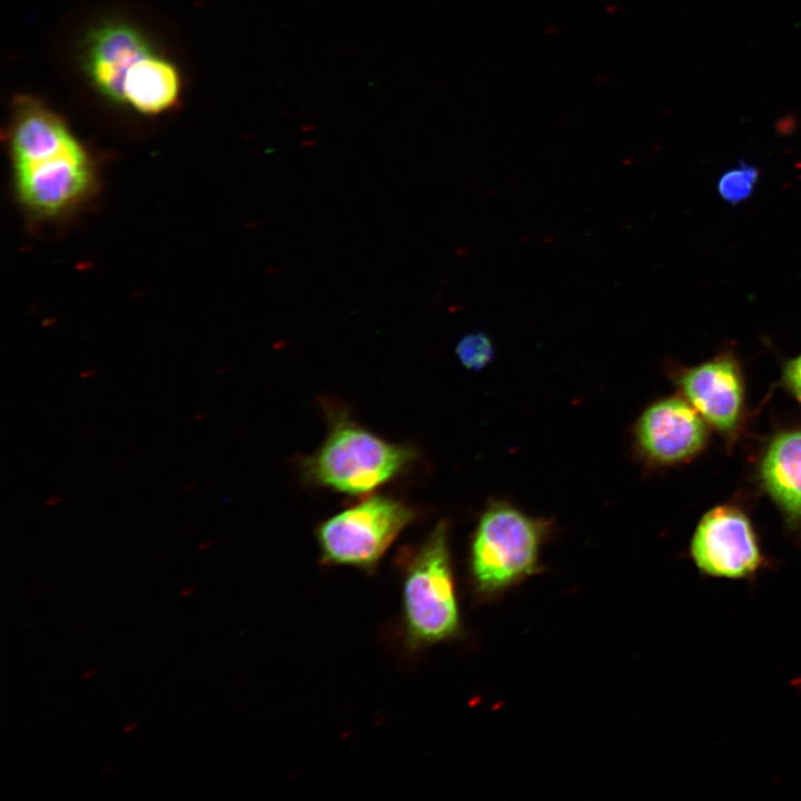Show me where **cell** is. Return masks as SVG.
Here are the masks:
<instances>
[{
  "label": "cell",
  "instance_id": "obj_1",
  "mask_svg": "<svg viewBox=\"0 0 801 801\" xmlns=\"http://www.w3.org/2000/svg\"><path fill=\"white\" fill-rule=\"evenodd\" d=\"M16 194L32 217L56 219L91 196L96 169L67 125L38 101L18 105L9 134Z\"/></svg>",
  "mask_w": 801,
  "mask_h": 801
},
{
  "label": "cell",
  "instance_id": "obj_2",
  "mask_svg": "<svg viewBox=\"0 0 801 801\" xmlns=\"http://www.w3.org/2000/svg\"><path fill=\"white\" fill-rule=\"evenodd\" d=\"M459 613L444 522L408 560L403 583V635L407 650L417 651L452 639Z\"/></svg>",
  "mask_w": 801,
  "mask_h": 801
},
{
  "label": "cell",
  "instance_id": "obj_3",
  "mask_svg": "<svg viewBox=\"0 0 801 801\" xmlns=\"http://www.w3.org/2000/svg\"><path fill=\"white\" fill-rule=\"evenodd\" d=\"M415 457L348 421H337L320 449L305 462L309 479L333 490L367 493L399 474Z\"/></svg>",
  "mask_w": 801,
  "mask_h": 801
},
{
  "label": "cell",
  "instance_id": "obj_4",
  "mask_svg": "<svg viewBox=\"0 0 801 801\" xmlns=\"http://www.w3.org/2000/svg\"><path fill=\"white\" fill-rule=\"evenodd\" d=\"M542 526L508 505L481 518L471 548V574L482 597L504 591L536 570Z\"/></svg>",
  "mask_w": 801,
  "mask_h": 801
},
{
  "label": "cell",
  "instance_id": "obj_5",
  "mask_svg": "<svg viewBox=\"0 0 801 801\" xmlns=\"http://www.w3.org/2000/svg\"><path fill=\"white\" fill-rule=\"evenodd\" d=\"M412 508L386 496H373L324 522L317 537L323 563L372 571L403 528Z\"/></svg>",
  "mask_w": 801,
  "mask_h": 801
},
{
  "label": "cell",
  "instance_id": "obj_6",
  "mask_svg": "<svg viewBox=\"0 0 801 801\" xmlns=\"http://www.w3.org/2000/svg\"><path fill=\"white\" fill-rule=\"evenodd\" d=\"M691 555L703 573L726 578L748 577L762 562L748 518L728 506L715 507L702 517L691 542Z\"/></svg>",
  "mask_w": 801,
  "mask_h": 801
},
{
  "label": "cell",
  "instance_id": "obj_7",
  "mask_svg": "<svg viewBox=\"0 0 801 801\" xmlns=\"http://www.w3.org/2000/svg\"><path fill=\"white\" fill-rule=\"evenodd\" d=\"M706 435L700 413L679 397L652 404L636 425L642 451L659 463H676L693 456L705 444Z\"/></svg>",
  "mask_w": 801,
  "mask_h": 801
},
{
  "label": "cell",
  "instance_id": "obj_8",
  "mask_svg": "<svg viewBox=\"0 0 801 801\" xmlns=\"http://www.w3.org/2000/svg\"><path fill=\"white\" fill-rule=\"evenodd\" d=\"M679 384L688 402L723 433L733 432L740 421L743 385L739 364L730 354L719 355L685 369Z\"/></svg>",
  "mask_w": 801,
  "mask_h": 801
},
{
  "label": "cell",
  "instance_id": "obj_9",
  "mask_svg": "<svg viewBox=\"0 0 801 801\" xmlns=\"http://www.w3.org/2000/svg\"><path fill=\"white\" fill-rule=\"evenodd\" d=\"M151 50L132 27L110 23L96 29L89 37L86 66L90 79L108 98L122 102L127 72Z\"/></svg>",
  "mask_w": 801,
  "mask_h": 801
},
{
  "label": "cell",
  "instance_id": "obj_10",
  "mask_svg": "<svg viewBox=\"0 0 801 801\" xmlns=\"http://www.w3.org/2000/svg\"><path fill=\"white\" fill-rule=\"evenodd\" d=\"M761 481L789 518L801 521V429L778 435L761 462Z\"/></svg>",
  "mask_w": 801,
  "mask_h": 801
},
{
  "label": "cell",
  "instance_id": "obj_11",
  "mask_svg": "<svg viewBox=\"0 0 801 801\" xmlns=\"http://www.w3.org/2000/svg\"><path fill=\"white\" fill-rule=\"evenodd\" d=\"M179 78L175 67L150 52L127 72L122 102L136 110L154 115L171 107L178 97Z\"/></svg>",
  "mask_w": 801,
  "mask_h": 801
},
{
  "label": "cell",
  "instance_id": "obj_12",
  "mask_svg": "<svg viewBox=\"0 0 801 801\" xmlns=\"http://www.w3.org/2000/svg\"><path fill=\"white\" fill-rule=\"evenodd\" d=\"M759 177L756 166L740 161L720 176L716 184L718 194L728 204L743 202L754 192Z\"/></svg>",
  "mask_w": 801,
  "mask_h": 801
},
{
  "label": "cell",
  "instance_id": "obj_13",
  "mask_svg": "<svg viewBox=\"0 0 801 801\" xmlns=\"http://www.w3.org/2000/svg\"><path fill=\"white\" fill-rule=\"evenodd\" d=\"M455 353L463 366L478 370L492 360L494 346L484 333H471L459 339Z\"/></svg>",
  "mask_w": 801,
  "mask_h": 801
},
{
  "label": "cell",
  "instance_id": "obj_14",
  "mask_svg": "<svg viewBox=\"0 0 801 801\" xmlns=\"http://www.w3.org/2000/svg\"><path fill=\"white\" fill-rule=\"evenodd\" d=\"M783 379L789 389L801 399V355L785 363Z\"/></svg>",
  "mask_w": 801,
  "mask_h": 801
},
{
  "label": "cell",
  "instance_id": "obj_15",
  "mask_svg": "<svg viewBox=\"0 0 801 801\" xmlns=\"http://www.w3.org/2000/svg\"><path fill=\"white\" fill-rule=\"evenodd\" d=\"M196 591V586H190L180 592V596H189Z\"/></svg>",
  "mask_w": 801,
  "mask_h": 801
},
{
  "label": "cell",
  "instance_id": "obj_16",
  "mask_svg": "<svg viewBox=\"0 0 801 801\" xmlns=\"http://www.w3.org/2000/svg\"><path fill=\"white\" fill-rule=\"evenodd\" d=\"M137 725H138L137 722H132L130 725L123 728V732H125V733H128V732L135 730V729L137 728Z\"/></svg>",
  "mask_w": 801,
  "mask_h": 801
},
{
  "label": "cell",
  "instance_id": "obj_17",
  "mask_svg": "<svg viewBox=\"0 0 801 801\" xmlns=\"http://www.w3.org/2000/svg\"><path fill=\"white\" fill-rule=\"evenodd\" d=\"M95 673H97V670H96V669H92V670H90V671H87V672L82 675V679H88V678H90L91 675H93Z\"/></svg>",
  "mask_w": 801,
  "mask_h": 801
},
{
  "label": "cell",
  "instance_id": "obj_18",
  "mask_svg": "<svg viewBox=\"0 0 801 801\" xmlns=\"http://www.w3.org/2000/svg\"><path fill=\"white\" fill-rule=\"evenodd\" d=\"M109 770H110V767L105 768V769L102 770V773H106V771L108 772Z\"/></svg>",
  "mask_w": 801,
  "mask_h": 801
}]
</instances>
